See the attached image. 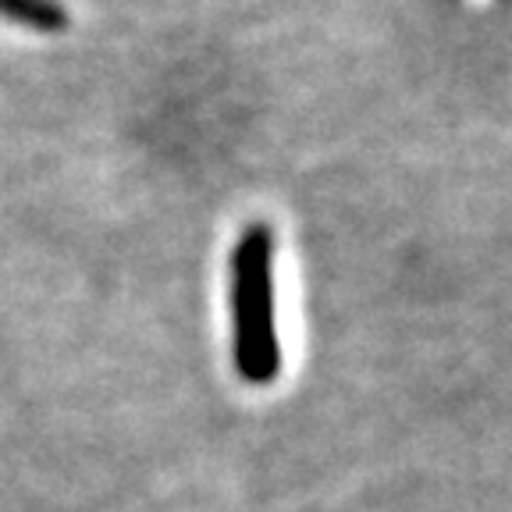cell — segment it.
Masks as SVG:
<instances>
[{
	"label": "cell",
	"mask_w": 512,
	"mask_h": 512,
	"mask_svg": "<svg viewBox=\"0 0 512 512\" xmlns=\"http://www.w3.org/2000/svg\"><path fill=\"white\" fill-rule=\"evenodd\" d=\"M0 15L40 32H57L68 25V15L54 0H0Z\"/></svg>",
	"instance_id": "obj_2"
},
{
	"label": "cell",
	"mask_w": 512,
	"mask_h": 512,
	"mask_svg": "<svg viewBox=\"0 0 512 512\" xmlns=\"http://www.w3.org/2000/svg\"><path fill=\"white\" fill-rule=\"evenodd\" d=\"M232 313L235 367L242 381H274L281 349L274 328V239L267 224H249L232 253Z\"/></svg>",
	"instance_id": "obj_1"
}]
</instances>
